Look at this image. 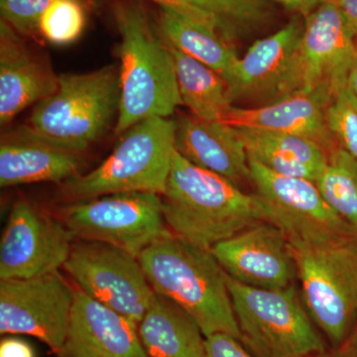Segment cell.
Instances as JSON below:
<instances>
[{"instance_id": "cell-22", "label": "cell", "mask_w": 357, "mask_h": 357, "mask_svg": "<svg viewBox=\"0 0 357 357\" xmlns=\"http://www.w3.org/2000/svg\"><path fill=\"white\" fill-rule=\"evenodd\" d=\"M234 128L249 158L279 175L316 182L328 161V152L307 138L261 129Z\"/></svg>"}, {"instance_id": "cell-20", "label": "cell", "mask_w": 357, "mask_h": 357, "mask_svg": "<svg viewBox=\"0 0 357 357\" xmlns=\"http://www.w3.org/2000/svg\"><path fill=\"white\" fill-rule=\"evenodd\" d=\"M84 165V154L40 139L23 128L6 134L0 143L1 188L65 183L81 175Z\"/></svg>"}, {"instance_id": "cell-27", "label": "cell", "mask_w": 357, "mask_h": 357, "mask_svg": "<svg viewBox=\"0 0 357 357\" xmlns=\"http://www.w3.org/2000/svg\"><path fill=\"white\" fill-rule=\"evenodd\" d=\"M86 3L88 0H56L40 20V37L61 46L76 41L86 26Z\"/></svg>"}, {"instance_id": "cell-12", "label": "cell", "mask_w": 357, "mask_h": 357, "mask_svg": "<svg viewBox=\"0 0 357 357\" xmlns=\"http://www.w3.org/2000/svg\"><path fill=\"white\" fill-rule=\"evenodd\" d=\"M357 51V36L337 0H328L304 18V31L296 52L294 89L328 91L347 88Z\"/></svg>"}, {"instance_id": "cell-24", "label": "cell", "mask_w": 357, "mask_h": 357, "mask_svg": "<svg viewBox=\"0 0 357 357\" xmlns=\"http://www.w3.org/2000/svg\"><path fill=\"white\" fill-rule=\"evenodd\" d=\"M199 21L236 44L266 25L273 15L269 0H151Z\"/></svg>"}, {"instance_id": "cell-19", "label": "cell", "mask_w": 357, "mask_h": 357, "mask_svg": "<svg viewBox=\"0 0 357 357\" xmlns=\"http://www.w3.org/2000/svg\"><path fill=\"white\" fill-rule=\"evenodd\" d=\"M176 150L188 161L239 188L251 183L248 154L236 128L192 114L176 121Z\"/></svg>"}, {"instance_id": "cell-23", "label": "cell", "mask_w": 357, "mask_h": 357, "mask_svg": "<svg viewBox=\"0 0 357 357\" xmlns=\"http://www.w3.org/2000/svg\"><path fill=\"white\" fill-rule=\"evenodd\" d=\"M167 43L208 66L229 82L238 56L234 45L208 26L166 6H159L156 21Z\"/></svg>"}, {"instance_id": "cell-1", "label": "cell", "mask_w": 357, "mask_h": 357, "mask_svg": "<svg viewBox=\"0 0 357 357\" xmlns=\"http://www.w3.org/2000/svg\"><path fill=\"white\" fill-rule=\"evenodd\" d=\"M161 198L168 229L199 248L211 249L252 225L267 222L255 194L194 165L177 150Z\"/></svg>"}, {"instance_id": "cell-18", "label": "cell", "mask_w": 357, "mask_h": 357, "mask_svg": "<svg viewBox=\"0 0 357 357\" xmlns=\"http://www.w3.org/2000/svg\"><path fill=\"white\" fill-rule=\"evenodd\" d=\"M333 96L328 91H296L261 107H234L223 123L236 128H255L314 141L330 153L338 147L326 121V112Z\"/></svg>"}, {"instance_id": "cell-2", "label": "cell", "mask_w": 357, "mask_h": 357, "mask_svg": "<svg viewBox=\"0 0 357 357\" xmlns=\"http://www.w3.org/2000/svg\"><path fill=\"white\" fill-rule=\"evenodd\" d=\"M112 15L121 36L114 132L121 136L145 119L170 117L182 102L172 53L145 9L134 0H119Z\"/></svg>"}, {"instance_id": "cell-8", "label": "cell", "mask_w": 357, "mask_h": 357, "mask_svg": "<svg viewBox=\"0 0 357 357\" xmlns=\"http://www.w3.org/2000/svg\"><path fill=\"white\" fill-rule=\"evenodd\" d=\"M251 184L266 222L283 232L291 248H317L357 239L328 206L314 181L272 172L249 158Z\"/></svg>"}, {"instance_id": "cell-30", "label": "cell", "mask_w": 357, "mask_h": 357, "mask_svg": "<svg viewBox=\"0 0 357 357\" xmlns=\"http://www.w3.org/2000/svg\"><path fill=\"white\" fill-rule=\"evenodd\" d=\"M206 357H253L243 342L229 333H218L206 337Z\"/></svg>"}, {"instance_id": "cell-16", "label": "cell", "mask_w": 357, "mask_h": 357, "mask_svg": "<svg viewBox=\"0 0 357 357\" xmlns=\"http://www.w3.org/2000/svg\"><path fill=\"white\" fill-rule=\"evenodd\" d=\"M7 23L0 22V124L57 91L59 76Z\"/></svg>"}, {"instance_id": "cell-13", "label": "cell", "mask_w": 357, "mask_h": 357, "mask_svg": "<svg viewBox=\"0 0 357 357\" xmlns=\"http://www.w3.org/2000/svg\"><path fill=\"white\" fill-rule=\"evenodd\" d=\"M73 239L60 218L17 199L0 241V280L57 272L69 257Z\"/></svg>"}, {"instance_id": "cell-5", "label": "cell", "mask_w": 357, "mask_h": 357, "mask_svg": "<svg viewBox=\"0 0 357 357\" xmlns=\"http://www.w3.org/2000/svg\"><path fill=\"white\" fill-rule=\"evenodd\" d=\"M175 136L176 121L170 117L140 121L122 134L100 166L63 183L61 198L73 203L115 192L163 194L176 152Z\"/></svg>"}, {"instance_id": "cell-29", "label": "cell", "mask_w": 357, "mask_h": 357, "mask_svg": "<svg viewBox=\"0 0 357 357\" xmlns=\"http://www.w3.org/2000/svg\"><path fill=\"white\" fill-rule=\"evenodd\" d=\"M56 0H0L1 20L25 38H39L40 20L45 11Z\"/></svg>"}, {"instance_id": "cell-32", "label": "cell", "mask_w": 357, "mask_h": 357, "mask_svg": "<svg viewBox=\"0 0 357 357\" xmlns=\"http://www.w3.org/2000/svg\"><path fill=\"white\" fill-rule=\"evenodd\" d=\"M272 3L283 6L286 10L295 13L296 15L306 18L312 11L316 10L321 4L328 0H269Z\"/></svg>"}, {"instance_id": "cell-26", "label": "cell", "mask_w": 357, "mask_h": 357, "mask_svg": "<svg viewBox=\"0 0 357 357\" xmlns=\"http://www.w3.org/2000/svg\"><path fill=\"white\" fill-rule=\"evenodd\" d=\"M314 183L328 206L357 234V158L335 148Z\"/></svg>"}, {"instance_id": "cell-35", "label": "cell", "mask_w": 357, "mask_h": 357, "mask_svg": "<svg viewBox=\"0 0 357 357\" xmlns=\"http://www.w3.org/2000/svg\"><path fill=\"white\" fill-rule=\"evenodd\" d=\"M347 88L357 98V51L347 77Z\"/></svg>"}, {"instance_id": "cell-36", "label": "cell", "mask_w": 357, "mask_h": 357, "mask_svg": "<svg viewBox=\"0 0 357 357\" xmlns=\"http://www.w3.org/2000/svg\"><path fill=\"white\" fill-rule=\"evenodd\" d=\"M311 357H342L340 356V354H338L337 351H335V349H333V351L332 352H324V354H317V356H311Z\"/></svg>"}, {"instance_id": "cell-10", "label": "cell", "mask_w": 357, "mask_h": 357, "mask_svg": "<svg viewBox=\"0 0 357 357\" xmlns=\"http://www.w3.org/2000/svg\"><path fill=\"white\" fill-rule=\"evenodd\" d=\"M63 268L79 290L136 325L155 296L139 259L110 244L86 241L73 243Z\"/></svg>"}, {"instance_id": "cell-14", "label": "cell", "mask_w": 357, "mask_h": 357, "mask_svg": "<svg viewBox=\"0 0 357 357\" xmlns=\"http://www.w3.org/2000/svg\"><path fill=\"white\" fill-rule=\"evenodd\" d=\"M211 251L227 276L250 287L277 290L298 279L290 243L269 222L252 225L215 244Z\"/></svg>"}, {"instance_id": "cell-11", "label": "cell", "mask_w": 357, "mask_h": 357, "mask_svg": "<svg viewBox=\"0 0 357 357\" xmlns=\"http://www.w3.org/2000/svg\"><path fill=\"white\" fill-rule=\"evenodd\" d=\"M74 290L59 272L0 281V333L38 338L52 351H64Z\"/></svg>"}, {"instance_id": "cell-31", "label": "cell", "mask_w": 357, "mask_h": 357, "mask_svg": "<svg viewBox=\"0 0 357 357\" xmlns=\"http://www.w3.org/2000/svg\"><path fill=\"white\" fill-rule=\"evenodd\" d=\"M0 357H35L34 349L25 340L6 337L0 344Z\"/></svg>"}, {"instance_id": "cell-17", "label": "cell", "mask_w": 357, "mask_h": 357, "mask_svg": "<svg viewBox=\"0 0 357 357\" xmlns=\"http://www.w3.org/2000/svg\"><path fill=\"white\" fill-rule=\"evenodd\" d=\"M64 351L70 357H148L138 325L79 288Z\"/></svg>"}, {"instance_id": "cell-25", "label": "cell", "mask_w": 357, "mask_h": 357, "mask_svg": "<svg viewBox=\"0 0 357 357\" xmlns=\"http://www.w3.org/2000/svg\"><path fill=\"white\" fill-rule=\"evenodd\" d=\"M168 46L175 64L182 105L199 119L223 122L234 107L230 100L227 82L208 66L171 45Z\"/></svg>"}, {"instance_id": "cell-28", "label": "cell", "mask_w": 357, "mask_h": 357, "mask_svg": "<svg viewBox=\"0 0 357 357\" xmlns=\"http://www.w3.org/2000/svg\"><path fill=\"white\" fill-rule=\"evenodd\" d=\"M326 121L337 146L357 158V98L349 89L333 96L326 109Z\"/></svg>"}, {"instance_id": "cell-21", "label": "cell", "mask_w": 357, "mask_h": 357, "mask_svg": "<svg viewBox=\"0 0 357 357\" xmlns=\"http://www.w3.org/2000/svg\"><path fill=\"white\" fill-rule=\"evenodd\" d=\"M138 333L148 357H206V337L197 321L159 294L155 293Z\"/></svg>"}, {"instance_id": "cell-34", "label": "cell", "mask_w": 357, "mask_h": 357, "mask_svg": "<svg viewBox=\"0 0 357 357\" xmlns=\"http://www.w3.org/2000/svg\"><path fill=\"white\" fill-rule=\"evenodd\" d=\"M337 2L351 22L357 36V0H337Z\"/></svg>"}, {"instance_id": "cell-6", "label": "cell", "mask_w": 357, "mask_h": 357, "mask_svg": "<svg viewBox=\"0 0 357 357\" xmlns=\"http://www.w3.org/2000/svg\"><path fill=\"white\" fill-rule=\"evenodd\" d=\"M229 289L241 342L256 357H311L326 351L296 284L269 290L229 277Z\"/></svg>"}, {"instance_id": "cell-7", "label": "cell", "mask_w": 357, "mask_h": 357, "mask_svg": "<svg viewBox=\"0 0 357 357\" xmlns=\"http://www.w3.org/2000/svg\"><path fill=\"white\" fill-rule=\"evenodd\" d=\"M291 248L305 307L333 349H338L357 319V239Z\"/></svg>"}, {"instance_id": "cell-3", "label": "cell", "mask_w": 357, "mask_h": 357, "mask_svg": "<svg viewBox=\"0 0 357 357\" xmlns=\"http://www.w3.org/2000/svg\"><path fill=\"white\" fill-rule=\"evenodd\" d=\"M138 259L154 292L184 309L204 337L225 333L241 340L229 276L211 249L187 243L169 230Z\"/></svg>"}, {"instance_id": "cell-9", "label": "cell", "mask_w": 357, "mask_h": 357, "mask_svg": "<svg viewBox=\"0 0 357 357\" xmlns=\"http://www.w3.org/2000/svg\"><path fill=\"white\" fill-rule=\"evenodd\" d=\"M59 218L73 238L110 244L137 258L169 231L161 195L156 192H115L73 202L61 210Z\"/></svg>"}, {"instance_id": "cell-4", "label": "cell", "mask_w": 357, "mask_h": 357, "mask_svg": "<svg viewBox=\"0 0 357 357\" xmlns=\"http://www.w3.org/2000/svg\"><path fill=\"white\" fill-rule=\"evenodd\" d=\"M121 102L119 68L59 76L57 91L39 102L22 126L40 139L84 154L107 133Z\"/></svg>"}, {"instance_id": "cell-15", "label": "cell", "mask_w": 357, "mask_h": 357, "mask_svg": "<svg viewBox=\"0 0 357 357\" xmlns=\"http://www.w3.org/2000/svg\"><path fill=\"white\" fill-rule=\"evenodd\" d=\"M295 15L281 29L257 40L237 61L227 82L230 100L260 103L277 102L294 91V64L304 20Z\"/></svg>"}, {"instance_id": "cell-33", "label": "cell", "mask_w": 357, "mask_h": 357, "mask_svg": "<svg viewBox=\"0 0 357 357\" xmlns=\"http://www.w3.org/2000/svg\"><path fill=\"white\" fill-rule=\"evenodd\" d=\"M335 351L342 357H357V319L344 344Z\"/></svg>"}]
</instances>
